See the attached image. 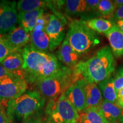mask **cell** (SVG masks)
I'll use <instances>...</instances> for the list:
<instances>
[{"mask_svg":"<svg viewBox=\"0 0 123 123\" xmlns=\"http://www.w3.org/2000/svg\"><path fill=\"white\" fill-rule=\"evenodd\" d=\"M22 76L29 84H36L52 76L64 66L55 55L36 50L30 43L22 49Z\"/></svg>","mask_w":123,"mask_h":123,"instance_id":"6da1fadb","label":"cell"},{"mask_svg":"<svg viewBox=\"0 0 123 123\" xmlns=\"http://www.w3.org/2000/svg\"><path fill=\"white\" fill-rule=\"evenodd\" d=\"M115 67L116 62L111 49L105 46L89 59L79 62L73 71L76 80H83L97 84L111 76Z\"/></svg>","mask_w":123,"mask_h":123,"instance_id":"7a4b0ae2","label":"cell"},{"mask_svg":"<svg viewBox=\"0 0 123 123\" xmlns=\"http://www.w3.org/2000/svg\"><path fill=\"white\" fill-rule=\"evenodd\" d=\"M45 100L38 91H26L17 98L7 102L6 113L12 120L14 117L24 120L41 111Z\"/></svg>","mask_w":123,"mask_h":123,"instance_id":"3957f363","label":"cell"},{"mask_svg":"<svg viewBox=\"0 0 123 123\" xmlns=\"http://www.w3.org/2000/svg\"><path fill=\"white\" fill-rule=\"evenodd\" d=\"M65 39L79 55L87 53L100 42L96 32L88 28L84 21L79 19L71 21Z\"/></svg>","mask_w":123,"mask_h":123,"instance_id":"277c9868","label":"cell"},{"mask_svg":"<svg viewBox=\"0 0 123 123\" xmlns=\"http://www.w3.org/2000/svg\"><path fill=\"white\" fill-rule=\"evenodd\" d=\"M75 81L73 70L63 66L55 74L35 84L43 96L53 99L59 98Z\"/></svg>","mask_w":123,"mask_h":123,"instance_id":"5b68a950","label":"cell"},{"mask_svg":"<svg viewBox=\"0 0 123 123\" xmlns=\"http://www.w3.org/2000/svg\"><path fill=\"white\" fill-rule=\"evenodd\" d=\"M49 123H78L79 113L62 93L58 98L50 99L45 109Z\"/></svg>","mask_w":123,"mask_h":123,"instance_id":"8992f818","label":"cell"},{"mask_svg":"<svg viewBox=\"0 0 123 123\" xmlns=\"http://www.w3.org/2000/svg\"><path fill=\"white\" fill-rule=\"evenodd\" d=\"M67 21L65 16L60 13L49 14L46 31L50 39V50H54L61 46L66 37V27Z\"/></svg>","mask_w":123,"mask_h":123,"instance_id":"52a82bcc","label":"cell"},{"mask_svg":"<svg viewBox=\"0 0 123 123\" xmlns=\"http://www.w3.org/2000/svg\"><path fill=\"white\" fill-rule=\"evenodd\" d=\"M28 83L22 76L17 75L0 81V100L6 107L9 101L16 99L26 91Z\"/></svg>","mask_w":123,"mask_h":123,"instance_id":"ba28073f","label":"cell"},{"mask_svg":"<svg viewBox=\"0 0 123 123\" xmlns=\"http://www.w3.org/2000/svg\"><path fill=\"white\" fill-rule=\"evenodd\" d=\"M15 1H0V35L9 33L16 27L18 9Z\"/></svg>","mask_w":123,"mask_h":123,"instance_id":"9c48e42d","label":"cell"},{"mask_svg":"<svg viewBox=\"0 0 123 123\" xmlns=\"http://www.w3.org/2000/svg\"><path fill=\"white\" fill-rule=\"evenodd\" d=\"M49 14H43L38 19L37 24L30 33V44L32 47L41 51L48 53L50 50V39L46 31Z\"/></svg>","mask_w":123,"mask_h":123,"instance_id":"30bf717a","label":"cell"},{"mask_svg":"<svg viewBox=\"0 0 123 123\" xmlns=\"http://www.w3.org/2000/svg\"><path fill=\"white\" fill-rule=\"evenodd\" d=\"M64 93L79 113L87 108L86 93L81 80L73 83Z\"/></svg>","mask_w":123,"mask_h":123,"instance_id":"8fae6325","label":"cell"},{"mask_svg":"<svg viewBox=\"0 0 123 123\" xmlns=\"http://www.w3.org/2000/svg\"><path fill=\"white\" fill-rule=\"evenodd\" d=\"M3 36L10 47L15 51L22 50L29 43L30 40V33L19 26Z\"/></svg>","mask_w":123,"mask_h":123,"instance_id":"7c38bea8","label":"cell"},{"mask_svg":"<svg viewBox=\"0 0 123 123\" xmlns=\"http://www.w3.org/2000/svg\"><path fill=\"white\" fill-rule=\"evenodd\" d=\"M79 56L67 40L64 39L56 53V57L63 65L73 70L79 63Z\"/></svg>","mask_w":123,"mask_h":123,"instance_id":"4fadbf2b","label":"cell"},{"mask_svg":"<svg viewBox=\"0 0 123 123\" xmlns=\"http://www.w3.org/2000/svg\"><path fill=\"white\" fill-rule=\"evenodd\" d=\"M44 13V9H38L29 12H19L18 23L28 33H31L37 24L38 19Z\"/></svg>","mask_w":123,"mask_h":123,"instance_id":"5bb4252c","label":"cell"},{"mask_svg":"<svg viewBox=\"0 0 123 123\" xmlns=\"http://www.w3.org/2000/svg\"><path fill=\"white\" fill-rule=\"evenodd\" d=\"M110 42L113 55L120 57L123 55V32L119 27L114 25L108 31L104 34Z\"/></svg>","mask_w":123,"mask_h":123,"instance_id":"9a60e30c","label":"cell"},{"mask_svg":"<svg viewBox=\"0 0 123 123\" xmlns=\"http://www.w3.org/2000/svg\"><path fill=\"white\" fill-rule=\"evenodd\" d=\"M86 93L87 108H98L104 100L100 90L96 84L81 80Z\"/></svg>","mask_w":123,"mask_h":123,"instance_id":"2e32d148","label":"cell"},{"mask_svg":"<svg viewBox=\"0 0 123 123\" xmlns=\"http://www.w3.org/2000/svg\"><path fill=\"white\" fill-rule=\"evenodd\" d=\"M98 109L110 123H117L116 121H120L123 117V108L117 104L104 100Z\"/></svg>","mask_w":123,"mask_h":123,"instance_id":"e0dca14e","label":"cell"},{"mask_svg":"<svg viewBox=\"0 0 123 123\" xmlns=\"http://www.w3.org/2000/svg\"><path fill=\"white\" fill-rule=\"evenodd\" d=\"M24 63L22 49L8 55L0 62V64L2 65L9 71L22 76Z\"/></svg>","mask_w":123,"mask_h":123,"instance_id":"ac0fdd59","label":"cell"},{"mask_svg":"<svg viewBox=\"0 0 123 123\" xmlns=\"http://www.w3.org/2000/svg\"><path fill=\"white\" fill-rule=\"evenodd\" d=\"M19 12H29L38 9L49 8L52 11L56 10L54 1H42V0H20L17 4Z\"/></svg>","mask_w":123,"mask_h":123,"instance_id":"d6986e66","label":"cell"},{"mask_svg":"<svg viewBox=\"0 0 123 123\" xmlns=\"http://www.w3.org/2000/svg\"><path fill=\"white\" fill-rule=\"evenodd\" d=\"M104 100L117 104V93L114 86V78L112 76L101 81L98 84Z\"/></svg>","mask_w":123,"mask_h":123,"instance_id":"ffe728a7","label":"cell"},{"mask_svg":"<svg viewBox=\"0 0 123 123\" xmlns=\"http://www.w3.org/2000/svg\"><path fill=\"white\" fill-rule=\"evenodd\" d=\"M79 113L78 123H110L97 108H87Z\"/></svg>","mask_w":123,"mask_h":123,"instance_id":"44dd1931","label":"cell"},{"mask_svg":"<svg viewBox=\"0 0 123 123\" xmlns=\"http://www.w3.org/2000/svg\"><path fill=\"white\" fill-rule=\"evenodd\" d=\"M64 10L68 15H79L89 11L90 9L85 0H67L64 1Z\"/></svg>","mask_w":123,"mask_h":123,"instance_id":"7402d4cb","label":"cell"},{"mask_svg":"<svg viewBox=\"0 0 123 123\" xmlns=\"http://www.w3.org/2000/svg\"><path fill=\"white\" fill-rule=\"evenodd\" d=\"M84 21L88 28L98 33L105 34L114 25L111 21L103 18H92Z\"/></svg>","mask_w":123,"mask_h":123,"instance_id":"603a6c76","label":"cell"},{"mask_svg":"<svg viewBox=\"0 0 123 123\" xmlns=\"http://www.w3.org/2000/svg\"><path fill=\"white\" fill-rule=\"evenodd\" d=\"M116 7L113 1L110 0H101L100 1L97 10L101 15H109L113 13Z\"/></svg>","mask_w":123,"mask_h":123,"instance_id":"cb8c5ba5","label":"cell"},{"mask_svg":"<svg viewBox=\"0 0 123 123\" xmlns=\"http://www.w3.org/2000/svg\"><path fill=\"white\" fill-rule=\"evenodd\" d=\"M15 51H17L14 50L10 47L3 35H0V62L8 55Z\"/></svg>","mask_w":123,"mask_h":123,"instance_id":"d4e9b609","label":"cell"},{"mask_svg":"<svg viewBox=\"0 0 123 123\" xmlns=\"http://www.w3.org/2000/svg\"><path fill=\"white\" fill-rule=\"evenodd\" d=\"M42 113L41 111L35 113L23 120L22 123H42Z\"/></svg>","mask_w":123,"mask_h":123,"instance_id":"484cf974","label":"cell"},{"mask_svg":"<svg viewBox=\"0 0 123 123\" xmlns=\"http://www.w3.org/2000/svg\"><path fill=\"white\" fill-rule=\"evenodd\" d=\"M17 75H19L15 74L9 71L7 69L5 68L2 65L0 64V81L4 80L9 79V78H13Z\"/></svg>","mask_w":123,"mask_h":123,"instance_id":"4316f807","label":"cell"},{"mask_svg":"<svg viewBox=\"0 0 123 123\" xmlns=\"http://www.w3.org/2000/svg\"><path fill=\"white\" fill-rule=\"evenodd\" d=\"M114 86L117 93L123 88V75L118 73L114 78Z\"/></svg>","mask_w":123,"mask_h":123,"instance_id":"83f0119b","label":"cell"},{"mask_svg":"<svg viewBox=\"0 0 123 123\" xmlns=\"http://www.w3.org/2000/svg\"><path fill=\"white\" fill-rule=\"evenodd\" d=\"M0 123H14L5 110H0Z\"/></svg>","mask_w":123,"mask_h":123,"instance_id":"f1b7e54d","label":"cell"},{"mask_svg":"<svg viewBox=\"0 0 123 123\" xmlns=\"http://www.w3.org/2000/svg\"><path fill=\"white\" fill-rule=\"evenodd\" d=\"M113 19L115 21L123 19V5L119 8L117 9L113 14Z\"/></svg>","mask_w":123,"mask_h":123,"instance_id":"f546056e","label":"cell"},{"mask_svg":"<svg viewBox=\"0 0 123 123\" xmlns=\"http://www.w3.org/2000/svg\"><path fill=\"white\" fill-rule=\"evenodd\" d=\"M86 2L88 5L90 10H97L100 1L99 0H86Z\"/></svg>","mask_w":123,"mask_h":123,"instance_id":"4dcf8cb0","label":"cell"},{"mask_svg":"<svg viewBox=\"0 0 123 123\" xmlns=\"http://www.w3.org/2000/svg\"><path fill=\"white\" fill-rule=\"evenodd\" d=\"M117 104L123 108V88L117 93Z\"/></svg>","mask_w":123,"mask_h":123,"instance_id":"1f68e13d","label":"cell"},{"mask_svg":"<svg viewBox=\"0 0 123 123\" xmlns=\"http://www.w3.org/2000/svg\"><path fill=\"white\" fill-rule=\"evenodd\" d=\"M116 8H119L123 5V0H115L113 1Z\"/></svg>","mask_w":123,"mask_h":123,"instance_id":"d6a6232c","label":"cell"},{"mask_svg":"<svg viewBox=\"0 0 123 123\" xmlns=\"http://www.w3.org/2000/svg\"><path fill=\"white\" fill-rule=\"evenodd\" d=\"M116 25L123 32V19H120L116 21Z\"/></svg>","mask_w":123,"mask_h":123,"instance_id":"836d02e7","label":"cell"},{"mask_svg":"<svg viewBox=\"0 0 123 123\" xmlns=\"http://www.w3.org/2000/svg\"><path fill=\"white\" fill-rule=\"evenodd\" d=\"M118 73H119V74H120L123 75V67H121V68L119 69V71H118Z\"/></svg>","mask_w":123,"mask_h":123,"instance_id":"e575fe53","label":"cell"},{"mask_svg":"<svg viewBox=\"0 0 123 123\" xmlns=\"http://www.w3.org/2000/svg\"><path fill=\"white\" fill-rule=\"evenodd\" d=\"M0 110H4V105H2L1 100H0Z\"/></svg>","mask_w":123,"mask_h":123,"instance_id":"d590c367","label":"cell"},{"mask_svg":"<svg viewBox=\"0 0 123 123\" xmlns=\"http://www.w3.org/2000/svg\"><path fill=\"white\" fill-rule=\"evenodd\" d=\"M120 121H123V118L122 119H121V120H120Z\"/></svg>","mask_w":123,"mask_h":123,"instance_id":"8d00e7d4","label":"cell"},{"mask_svg":"<svg viewBox=\"0 0 123 123\" xmlns=\"http://www.w3.org/2000/svg\"><path fill=\"white\" fill-rule=\"evenodd\" d=\"M49 123L47 122H47H45V123Z\"/></svg>","mask_w":123,"mask_h":123,"instance_id":"74e56055","label":"cell"},{"mask_svg":"<svg viewBox=\"0 0 123 123\" xmlns=\"http://www.w3.org/2000/svg\"><path fill=\"white\" fill-rule=\"evenodd\" d=\"M121 123H123V121H121Z\"/></svg>","mask_w":123,"mask_h":123,"instance_id":"f35d334b","label":"cell"},{"mask_svg":"<svg viewBox=\"0 0 123 123\" xmlns=\"http://www.w3.org/2000/svg\"></svg>","mask_w":123,"mask_h":123,"instance_id":"ab89813d","label":"cell"}]
</instances>
